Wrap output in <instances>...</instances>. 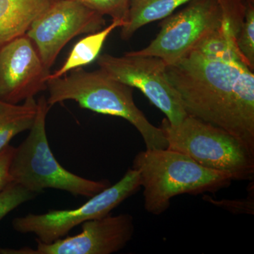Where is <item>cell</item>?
Returning <instances> with one entry per match:
<instances>
[{
  "label": "cell",
  "instance_id": "44dd1931",
  "mask_svg": "<svg viewBox=\"0 0 254 254\" xmlns=\"http://www.w3.org/2000/svg\"><path fill=\"white\" fill-rule=\"evenodd\" d=\"M52 1H53V2H54V1H59V0H52Z\"/></svg>",
  "mask_w": 254,
  "mask_h": 254
},
{
  "label": "cell",
  "instance_id": "5b68a950",
  "mask_svg": "<svg viewBox=\"0 0 254 254\" xmlns=\"http://www.w3.org/2000/svg\"><path fill=\"white\" fill-rule=\"evenodd\" d=\"M160 128L167 148L187 155L205 168L228 174L233 180H254V154L231 133L190 115L177 125L165 118Z\"/></svg>",
  "mask_w": 254,
  "mask_h": 254
},
{
  "label": "cell",
  "instance_id": "ac0fdd59",
  "mask_svg": "<svg viewBox=\"0 0 254 254\" xmlns=\"http://www.w3.org/2000/svg\"><path fill=\"white\" fill-rule=\"evenodd\" d=\"M95 12L109 16L113 20L126 21L130 0H74Z\"/></svg>",
  "mask_w": 254,
  "mask_h": 254
},
{
  "label": "cell",
  "instance_id": "3957f363",
  "mask_svg": "<svg viewBox=\"0 0 254 254\" xmlns=\"http://www.w3.org/2000/svg\"><path fill=\"white\" fill-rule=\"evenodd\" d=\"M47 88L50 108L73 100L83 109L125 119L139 132L146 149L168 148L161 128L152 125L135 104L133 88L113 79L100 69L89 72L76 68L69 74L48 80Z\"/></svg>",
  "mask_w": 254,
  "mask_h": 254
},
{
  "label": "cell",
  "instance_id": "d6986e66",
  "mask_svg": "<svg viewBox=\"0 0 254 254\" xmlns=\"http://www.w3.org/2000/svg\"><path fill=\"white\" fill-rule=\"evenodd\" d=\"M203 200L209 203H213L219 207H222L227 209L231 213L236 214H249L253 215L254 213V198H250V197L247 199L244 200H215L208 195H204L203 197Z\"/></svg>",
  "mask_w": 254,
  "mask_h": 254
},
{
  "label": "cell",
  "instance_id": "5bb4252c",
  "mask_svg": "<svg viewBox=\"0 0 254 254\" xmlns=\"http://www.w3.org/2000/svg\"><path fill=\"white\" fill-rule=\"evenodd\" d=\"M124 24L123 20H113L111 24L106 28L82 38L73 47L63 66L54 73L48 75L47 81L62 77L72 70L93 63L98 58L105 41L112 32L117 28L123 27Z\"/></svg>",
  "mask_w": 254,
  "mask_h": 254
},
{
  "label": "cell",
  "instance_id": "ba28073f",
  "mask_svg": "<svg viewBox=\"0 0 254 254\" xmlns=\"http://www.w3.org/2000/svg\"><path fill=\"white\" fill-rule=\"evenodd\" d=\"M100 69L110 77L140 90L166 116L169 123L179 125L187 116L180 95L166 76V64L153 56H124L105 54L98 58Z\"/></svg>",
  "mask_w": 254,
  "mask_h": 254
},
{
  "label": "cell",
  "instance_id": "7a4b0ae2",
  "mask_svg": "<svg viewBox=\"0 0 254 254\" xmlns=\"http://www.w3.org/2000/svg\"><path fill=\"white\" fill-rule=\"evenodd\" d=\"M131 168L141 177L145 210L155 215L168 210L172 198L177 195L214 193L230 187L233 181L228 174L205 168L169 148L139 152Z\"/></svg>",
  "mask_w": 254,
  "mask_h": 254
},
{
  "label": "cell",
  "instance_id": "4fadbf2b",
  "mask_svg": "<svg viewBox=\"0 0 254 254\" xmlns=\"http://www.w3.org/2000/svg\"><path fill=\"white\" fill-rule=\"evenodd\" d=\"M190 1L192 0H130L128 16L121 27L122 38L129 39L139 28L168 17Z\"/></svg>",
  "mask_w": 254,
  "mask_h": 254
},
{
  "label": "cell",
  "instance_id": "30bf717a",
  "mask_svg": "<svg viewBox=\"0 0 254 254\" xmlns=\"http://www.w3.org/2000/svg\"><path fill=\"white\" fill-rule=\"evenodd\" d=\"M82 232L44 244L36 240V250L4 249V254H112L123 250L131 240L135 231L130 214L107 216L81 224Z\"/></svg>",
  "mask_w": 254,
  "mask_h": 254
},
{
  "label": "cell",
  "instance_id": "52a82bcc",
  "mask_svg": "<svg viewBox=\"0 0 254 254\" xmlns=\"http://www.w3.org/2000/svg\"><path fill=\"white\" fill-rule=\"evenodd\" d=\"M185 7L164 18L154 40L134 55L153 56L166 65L181 60L223 23L221 0H192Z\"/></svg>",
  "mask_w": 254,
  "mask_h": 254
},
{
  "label": "cell",
  "instance_id": "277c9868",
  "mask_svg": "<svg viewBox=\"0 0 254 254\" xmlns=\"http://www.w3.org/2000/svg\"><path fill=\"white\" fill-rule=\"evenodd\" d=\"M29 134L15 148L11 168V182L38 194L47 189L65 190L75 196L91 198L110 186L108 180H89L78 176L60 165L50 149L46 133V118L50 109L42 96Z\"/></svg>",
  "mask_w": 254,
  "mask_h": 254
},
{
  "label": "cell",
  "instance_id": "6da1fadb",
  "mask_svg": "<svg viewBox=\"0 0 254 254\" xmlns=\"http://www.w3.org/2000/svg\"><path fill=\"white\" fill-rule=\"evenodd\" d=\"M166 76L187 115L231 133L254 154V73L236 47L193 50Z\"/></svg>",
  "mask_w": 254,
  "mask_h": 254
},
{
  "label": "cell",
  "instance_id": "8992f818",
  "mask_svg": "<svg viewBox=\"0 0 254 254\" xmlns=\"http://www.w3.org/2000/svg\"><path fill=\"white\" fill-rule=\"evenodd\" d=\"M141 188L139 173L129 168L120 181L91 197L78 208L17 217L12 220L13 229L21 234H33L36 240L43 243H53L83 222L110 215L112 210Z\"/></svg>",
  "mask_w": 254,
  "mask_h": 254
},
{
  "label": "cell",
  "instance_id": "7402d4cb",
  "mask_svg": "<svg viewBox=\"0 0 254 254\" xmlns=\"http://www.w3.org/2000/svg\"><path fill=\"white\" fill-rule=\"evenodd\" d=\"M0 250H1V248H0Z\"/></svg>",
  "mask_w": 254,
  "mask_h": 254
},
{
  "label": "cell",
  "instance_id": "e0dca14e",
  "mask_svg": "<svg viewBox=\"0 0 254 254\" xmlns=\"http://www.w3.org/2000/svg\"><path fill=\"white\" fill-rule=\"evenodd\" d=\"M36 195L18 184H10L0 193V221L20 205L34 198Z\"/></svg>",
  "mask_w": 254,
  "mask_h": 254
},
{
  "label": "cell",
  "instance_id": "7c38bea8",
  "mask_svg": "<svg viewBox=\"0 0 254 254\" xmlns=\"http://www.w3.org/2000/svg\"><path fill=\"white\" fill-rule=\"evenodd\" d=\"M52 0H0V47L25 35Z\"/></svg>",
  "mask_w": 254,
  "mask_h": 254
},
{
  "label": "cell",
  "instance_id": "9a60e30c",
  "mask_svg": "<svg viewBox=\"0 0 254 254\" xmlns=\"http://www.w3.org/2000/svg\"><path fill=\"white\" fill-rule=\"evenodd\" d=\"M37 111L38 103L34 98L21 105L0 100V151L18 133L31 129Z\"/></svg>",
  "mask_w": 254,
  "mask_h": 254
},
{
  "label": "cell",
  "instance_id": "2e32d148",
  "mask_svg": "<svg viewBox=\"0 0 254 254\" xmlns=\"http://www.w3.org/2000/svg\"><path fill=\"white\" fill-rule=\"evenodd\" d=\"M245 16L235 40L237 51L246 64L254 70V0H244Z\"/></svg>",
  "mask_w": 254,
  "mask_h": 254
},
{
  "label": "cell",
  "instance_id": "8fae6325",
  "mask_svg": "<svg viewBox=\"0 0 254 254\" xmlns=\"http://www.w3.org/2000/svg\"><path fill=\"white\" fill-rule=\"evenodd\" d=\"M50 74L26 34L0 47V100L18 104L47 88Z\"/></svg>",
  "mask_w": 254,
  "mask_h": 254
},
{
  "label": "cell",
  "instance_id": "9c48e42d",
  "mask_svg": "<svg viewBox=\"0 0 254 254\" xmlns=\"http://www.w3.org/2000/svg\"><path fill=\"white\" fill-rule=\"evenodd\" d=\"M105 24L103 16L77 1L59 0L32 23L26 35L36 47L43 65L50 69L72 38L100 31Z\"/></svg>",
  "mask_w": 254,
  "mask_h": 254
},
{
  "label": "cell",
  "instance_id": "ffe728a7",
  "mask_svg": "<svg viewBox=\"0 0 254 254\" xmlns=\"http://www.w3.org/2000/svg\"><path fill=\"white\" fill-rule=\"evenodd\" d=\"M15 148L8 145L0 151V193L4 190L11 182L10 168L14 155Z\"/></svg>",
  "mask_w": 254,
  "mask_h": 254
}]
</instances>
